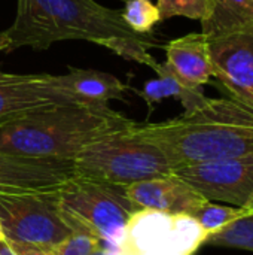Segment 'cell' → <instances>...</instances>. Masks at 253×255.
I'll list each match as a JSON object with an SVG mask.
<instances>
[{
  "instance_id": "6da1fadb",
  "label": "cell",
  "mask_w": 253,
  "mask_h": 255,
  "mask_svg": "<svg viewBox=\"0 0 253 255\" xmlns=\"http://www.w3.org/2000/svg\"><path fill=\"white\" fill-rule=\"evenodd\" d=\"M4 31L10 40L6 52L21 46L46 49L55 42L72 39L97 43L154 70L158 64L149 52L157 40L151 34L136 33L119 10L95 0H16V16Z\"/></svg>"
},
{
  "instance_id": "7a4b0ae2",
  "label": "cell",
  "mask_w": 253,
  "mask_h": 255,
  "mask_svg": "<svg viewBox=\"0 0 253 255\" xmlns=\"http://www.w3.org/2000/svg\"><path fill=\"white\" fill-rule=\"evenodd\" d=\"M161 149L171 169L253 154V108L237 99H206L191 112L133 126Z\"/></svg>"
},
{
  "instance_id": "3957f363",
  "label": "cell",
  "mask_w": 253,
  "mask_h": 255,
  "mask_svg": "<svg viewBox=\"0 0 253 255\" xmlns=\"http://www.w3.org/2000/svg\"><path fill=\"white\" fill-rule=\"evenodd\" d=\"M134 124L109 105L64 103L0 128V152L73 160L92 142Z\"/></svg>"
},
{
  "instance_id": "277c9868",
  "label": "cell",
  "mask_w": 253,
  "mask_h": 255,
  "mask_svg": "<svg viewBox=\"0 0 253 255\" xmlns=\"http://www.w3.org/2000/svg\"><path fill=\"white\" fill-rule=\"evenodd\" d=\"M133 126L107 134L81 151L73 158L75 176L124 188L173 173L161 149L134 133Z\"/></svg>"
},
{
  "instance_id": "5b68a950",
  "label": "cell",
  "mask_w": 253,
  "mask_h": 255,
  "mask_svg": "<svg viewBox=\"0 0 253 255\" xmlns=\"http://www.w3.org/2000/svg\"><path fill=\"white\" fill-rule=\"evenodd\" d=\"M57 208L75 232L95 236L104 247L115 248L137 208L125 197L124 188L70 178L55 193Z\"/></svg>"
},
{
  "instance_id": "8992f818",
  "label": "cell",
  "mask_w": 253,
  "mask_h": 255,
  "mask_svg": "<svg viewBox=\"0 0 253 255\" xmlns=\"http://www.w3.org/2000/svg\"><path fill=\"white\" fill-rule=\"evenodd\" d=\"M207 233L188 214L137 209L115 250L119 255H195Z\"/></svg>"
},
{
  "instance_id": "52a82bcc",
  "label": "cell",
  "mask_w": 253,
  "mask_h": 255,
  "mask_svg": "<svg viewBox=\"0 0 253 255\" xmlns=\"http://www.w3.org/2000/svg\"><path fill=\"white\" fill-rule=\"evenodd\" d=\"M0 226L7 241L54 248L73 230L61 217L55 193H0Z\"/></svg>"
},
{
  "instance_id": "ba28073f",
  "label": "cell",
  "mask_w": 253,
  "mask_h": 255,
  "mask_svg": "<svg viewBox=\"0 0 253 255\" xmlns=\"http://www.w3.org/2000/svg\"><path fill=\"white\" fill-rule=\"evenodd\" d=\"M173 173L209 202L253 208V154L182 166Z\"/></svg>"
},
{
  "instance_id": "9c48e42d",
  "label": "cell",
  "mask_w": 253,
  "mask_h": 255,
  "mask_svg": "<svg viewBox=\"0 0 253 255\" xmlns=\"http://www.w3.org/2000/svg\"><path fill=\"white\" fill-rule=\"evenodd\" d=\"M207 43L213 76L233 99L253 108V25L209 34Z\"/></svg>"
},
{
  "instance_id": "30bf717a",
  "label": "cell",
  "mask_w": 253,
  "mask_h": 255,
  "mask_svg": "<svg viewBox=\"0 0 253 255\" xmlns=\"http://www.w3.org/2000/svg\"><path fill=\"white\" fill-rule=\"evenodd\" d=\"M49 73H7L0 70V128L43 109L73 103Z\"/></svg>"
},
{
  "instance_id": "8fae6325",
  "label": "cell",
  "mask_w": 253,
  "mask_h": 255,
  "mask_svg": "<svg viewBox=\"0 0 253 255\" xmlns=\"http://www.w3.org/2000/svg\"><path fill=\"white\" fill-rule=\"evenodd\" d=\"M73 176V160L0 152V193L52 194Z\"/></svg>"
},
{
  "instance_id": "7c38bea8",
  "label": "cell",
  "mask_w": 253,
  "mask_h": 255,
  "mask_svg": "<svg viewBox=\"0 0 253 255\" xmlns=\"http://www.w3.org/2000/svg\"><path fill=\"white\" fill-rule=\"evenodd\" d=\"M125 197L137 209L167 214H191L209 200L174 173L124 187Z\"/></svg>"
},
{
  "instance_id": "4fadbf2b",
  "label": "cell",
  "mask_w": 253,
  "mask_h": 255,
  "mask_svg": "<svg viewBox=\"0 0 253 255\" xmlns=\"http://www.w3.org/2000/svg\"><path fill=\"white\" fill-rule=\"evenodd\" d=\"M166 55L169 69L188 87L201 88L213 76L207 36L203 31L173 39L166 46Z\"/></svg>"
},
{
  "instance_id": "5bb4252c",
  "label": "cell",
  "mask_w": 253,
  "mask_h": 255,
  "mask_svg": "<svg viewBox=\"0 0 253 255\" xmlns=\"http://www.w3.org/2000/svg\"><path fill=\"white\" fill-rule=\"evenodd\" d=\"M54 82L73 100L94 105H109L112 100H125V91L128 90V85L122 84L116 76L89 69L69 67V73L60 76L54 75Z\"/></svg>"
},
{
  "instance_id": "9a60e30c",
  "label": "cell",
  "mask_w": 253,
  "mask_h": 255,
  "mask_svg": "<svg viewBox=\"0 0 253 255\" xmlns=\"http://www.w3.org/2000/svg\"><path fill=\"white\" fill-rule=\"evenodd\" d=\"M155 72L158 73L157 79H151L145 84L142 90L133 88L134 93H137L148 105L149 115L152 114L155 105L163 102L164 99H177L183 108L185 112H191L195 108L201 106L206 102V96L201 88H192L188 87L185 82H182L166 63H158L155 67Z\"/></svg>"
},
{
  "instance_id": "2e32d148",
  "label": "cell",
  "mask_w": 253,
  "mask_h": 255,
  "mask_svg": "<svg viewBox=\"0 0 253 255\" xmlns=\"http://www.w3.org/2000/svg\"><path fill=\"white\" fill-rule=\"evenodd\" d=\"M212 9L201 22L204 34L253 25V0H210Z\"/></svg>"
},
{
  "instance_id": "e0dca14e",
  "label": "cell",
  "mask_w": 253,
  "mask_h": 255,
  "mask_svg": "<svg viewBox=\"0 0 253 255\" xmlns=\"http://www.w3.org/2000/svg\"><path fill=\"white\" fill-rule=\"evenodd\" d=\"M206 244L213 247L253 251V209L222 230L209 235Z\"/></svg>"
},
{
  "instance_id": "ac0fdd59",
  "label": "cell",
  "mask_w": 253,
  "mask_h": 255,
  "mask_svg": "<svg viewBox=\"0 0 253 255\" xmlns=\"http://www.w3.org/2000/svg\"><path fill=\"white\" fill-rule=\"evenodd\" d=\"M253 208H236V206H224L216 205L213 202H207L203 206L192 211L189 215L198 221V224L203 227V230L209 235H213L224 227L230 226L231 223L237 221L248 212H251Z\"/></svg>"
},
{
  "instance_id": "d6986e66",
  "label": "cell",
  "mask_w": 253,
  "mask_h": 255,
  "mask_svg": "<svg viewBox=\"0 0 253 255\" xmlns=\"http://www.w3.org/2000/svg\"><path fill=\"white\" fill-rule=\"evenodd\" d=\"M121 12L125 24L136 33L151 34L152 28L161 22L160 10L151 0H127Z\"/></svg>"
},
{
  "instance_id": "ffe728a7",
  "label": "cell",
  "mask_w": 253,
  "mask_h": 255,
  "mask_svg": "<svg viewBox=\"0 0 253 255\" xmlns=\"http://www.w3.org/2000/svg\"><path fill=\"white\" fill-rule=\"evenodd\" d=\"M157 7L161 21L171 16H186L203 22L209 18L212 4L210 0H158Z\"/></svg>"
},
{
  "instance_id": "44dd1931",
  "label": "cell",
  "mask_w": 253,
  "mask_h": 255,
  "mask_svg": "<svg viewBox=\"0 0 253 255\" xmlns=\"http://www.w3.org/2000/svg\"><path fill=\"white\" fill-rule=\"evenodd\" d=\"M101 245L103 244L95 236L75 230L52 250L57 255H91Z\"/></svg>"
},
{
  "instance_id": "7402d4cb",
  "label": "cell",
  "mask_w": 253,
  "mask_h": 255,
  "mask_svg": "<svg viewBox=\"0 0 253 255\" xmlns=\"http://www.w3.org/2000/svg\"><path fill=\"white\" fill-rule=\"evenodd\" d=\"M7 242H9V245L13 248V251L18 255H57L54 253L52 248L25 245V244H18V242H12V241H7Z\"/></svg>"
},
{
  "instance_id": "603a6c76",
  "label": "cell",
  "mask_w": 253,
  "mask_h": 255,
  "mask_svg": "<svg viewBox=\"0 0 253 255\" xmlns=\"http://www.w3.org/2000/svg\"><path fill=\"white\" fill-rule=\"evenodd\" d=\"M0 255H18L6 239L0 241Z\"/></svg>"
},
{
  "instance_id": "cb8c5ba5",
  "label": "cell",
  "mask_w": 253,
  "mask_h": 255,
  "mask_svg": "<svg viewBox=\"0 0 253 255\" xmlns=\"http://www.w3.org/2000/svg\"><path fill=\"white\" fill-rule=\"evenodd\" d=\"M91 255H119V254L116 253V250H115V248H109V247L101 245L98 250H95V251H94Z\"/></svg>"
},
{
  "instance_id": "d4e9b609",
  "label": "cell",
  "mask_w": 253,
  "mask_h": 255,
  "mask_svg": "<svg viewBox=\"0 0 253 255\" xmlns=\"http://www.w3.org/2000/svg\"><path fill=\"white\" fill-rule=\"evenodd\" d=\"M9 37H7V34H6V31H1L0 33V51H6L7 49V46H9Z\"/></svg>"
},
{
  "instance_id": "484cf974",
  "label": "cell",
  "mask_w": 253,
  "mask_h": 255,
  "mask_svg": "<svg viewBox=\"0 0 253 255\" xmlns=\"http://www.w3.org/2000/svg\"><path fill=\"white\" fill-rule=\"evenodd\" d=\"M3 239H6V236H4V232H3V229L0 226V241H3Z\"/></svg>"
}]
</instances>
